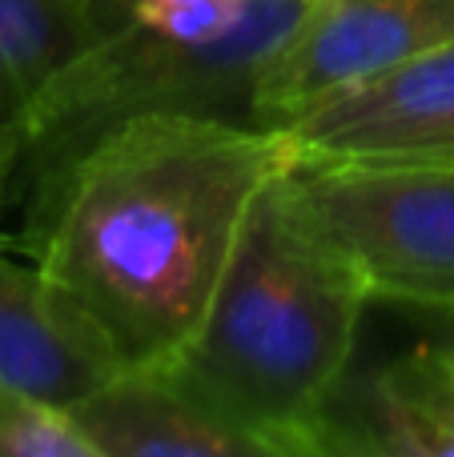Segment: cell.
Here are the masks:
<instances>
[{"label": "cell", "mask_w": 454, "mask_h": 457, "mask_svg": "<svg viewBox=\"0 0 454 457\" xmlns=\"http://www.w3.org/2000/svg\"><path fill=\"white\" fill-rule=\"evenodd\" d=\"M121 373L97 321L32 261L0 253V397L72 410Z\"/></svg>", "instance_id": "ba28073f"}, {"label": "cell", "mask_w": 454, "mask_h": 457, "mask_svg": "<svg viewBox=\"0 0 454 457\" xmlns=\"http://www.w3.org/2000/svg\"><path fill=\"white\" fill-rule=\"evenodd\" d=\"M314 453L454 457V333L374 370H346L314 426Z\"/></svg>", "instance_id": "52a82bcc"}, {"label": "cell", "mask_w": 454, "mask_h": 457, "mask_svg": "<svg viewBox=\"0 0 454 457\" xmlns=\"http://www.w3.org/2000/svg\"><path fill=\"white\" fill-rule=\"evenodd\" d=\"M454 37V0H310L254 93V125L282 133L334 93Z\"/></svg>", "instance_id": "5b68a950"}, {"label": "cell", "mask_w": 454, "mask_h": 457, "mask_svg": "<svg viewBox=\"0 0 454 457\" xmlns=\"http://www.w3.org/2000/svg\"><path fill=\"white\" fill-rule=\"evenodd\" d=\"M72 418L97 457H270L169 365L121 370L72 405Z\"/></svg>", "instance_id": "9c48e42d"}, {"label": "cell", "mask_w": 454, "mask_h": 457, "mask_svg": "<svg viewBox=\"0 0 454 457\" xmlns=\"http://www.w3.org/2000/svg\"><path fill=\"white\" fill-rule=\"evenodd\" d=\"M310 0H249L246 16L217 40H177L129 21L85 53L24 125L21 185L29 205L113 129L145 117H217L254 125L262 72L290 40ZM257 129V125H254Z\"/></svg>", "instance_id": "3957f363"}, {"label": "cell", "mask_w": 454, "mask_h": 457, "mask_svg": "<svg viewBox=\"0 0 454 457\" xmlns=\"http://www.w3.org/2000/svg\"><path fill=\"white\" fill-rule=\"evenodd\" d=\"M278 137L290 165L454 161V37L334 93Z\"/></svg>", "instance_id": "8992f818"}, {"label": "cell", "mask_w": 454, "mask_h": 457, "mask_svg": "<svg viewBox=\"0 0 454 457\" xmlns=\"http://www.w3.org/2000/svg\"><path fill=\"white\" fill-rule=\"evenodd\" d=\"M133 16V0H0V129L24 137L56 80Z\"/></svg>", "instance_id": "30bf717a"}, {"label": "cell", "mask_w": 454, "mask_h": 457, "mask_svg": "<svg viewBox=\"0 0 454 457\" xmlns=\"http://www.w3.org/2000/svg\"><path fill=\"white\" fill-rule=\"evenodd\" d=\"M21 153L24 137L16 129H0V225H4L8 205L16 201V185H21Z\"/></svg>", "instance_id": "4fadbf2b"}, {"label": "cell", "mask_w": 454, "mask_h": 457, "mask_svg": "<svg viewBox=\"0 0 454 457\" xmlns=\"http://www.w3.org/2000/svg\"><path fill=\"white\" fill-rule=\"evenodd\" d=\"M249 0H133L137 21L177 40H217L246 16Z\"/></svg>", "instance_id": "7c38bea8"}, {"label": "cell", "mask_w": 454, "mask_h": 457, "mask_svg": "<svg viewBox=\"0 0 454 457\" xmlns=\"http://www.w3.org/2000/svg\"><path fill=\"white\" fill-rule=\"evenodd\" d=\"M290 173L370 297L454 317V161H318Z\"/></svg>", "instance_id": "277c9868"}, {"label": "cell", "mask_w": 454, "mask_h": 457, "mask_svg": "<svg viewBox=\"0 0 454 457\" xmlns=\"http://www.w3.org/2000/svg\"><path fill=\"white\" fill-rule=\"evenodd\" d=\"M286 165L278 133L145 117L88 145L24 205L21 245L85 309L121 370L169 365L206 317L246 213Z\"/></svg>", "instance_id": "6da1fadb"}, {"label": "cell", "mask_w": 454, "mask_h": 457, "mask_svg": "<svg viewBox=\"0 0 454 457\" xmlns=\"http://www.w3.org/2000/svg\"><path fill=\"white\" fill-rule=\"evenodd\" d=\"M366 305V281L282 165L249 205L214 301L169 370L270 457L314 453V426L354 365Z\"/></svg>", "instance_id": "7a4b0ae2"}, {"label": "cell", "mask_w": 454, "mask_h": 457, "mask_svg": "<svg viewBox=\"0 0 454 457\" xmlns=\"http://www.w3.org/2000/svg\"><path fill=\"white\" fill-rule=\"evenodd\" d=\"M0 457H97L72 410L37 397H0Z\"/></svg>", "instance_id": "8fae6325"}]
</instances>
